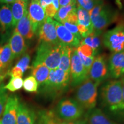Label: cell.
<instances>
[{
	"label": "cell",
	"instance_id": "obj_1",
	"mask_svg": "<svg viewBox=\"0 0 124 124\" xmlns=\"http://www.w3.org/2000/svg\"><path fill=\"white\" fill-rule=\"evenodd\" d=\"M102 105L114 114H124V102L121 80H110L105 83L100 91Z\"/></svg>",
	"mask_w": 124,
	"mask_h": 124
},
{
	"label": "cell",
	"instance_id": "obj_2",
	"mask_svg": "<svg viewBox=\"0 0 124 124\" xmlns=\"http://www.w3.org/2000/svg\"><path fill=\"white\" fill-rule=\"evenodd\" d=\"M70 73L61 69L50 70L48 78L40 86V92L51 98L61 96L70 85Z\"/></svg>",
	"mask_w": 124,
	"mask_h": 124
},
{
	"label": "cell",
	"instance_id": "obj_3",
	"mask_svg": "<svg viewBox=\"0 0 124 124\" xmlns=\"http://www.w3.org/2000/svg\"><path fill=\"white\" fill-rule=\"evenodd\" d=\"M63 45L60 42L58 44L40 42L32 66L43 64L49 70L58 69L60 61Z\"/></svg>",
	"mask_w": 124,
	"mask_h": 124
},
{
	"label": "cell",
	"instance_id": "obj_4",
	"mask_svg": "<svg viewBox=\"0 0 124 124\" xmlns=\"http://www.w3.org/2000/svg\"><path fill=\"white\" fill-rule=\"evenodd\" d=\"M93 31L103 33L107 27L118 18V12L105 4L103 0L89 12Z\"/></svg>",
	"mask_w": 124,
	"mask_h": 124
},
{
	"label": "cell",
	"instance_id": "obj_5",
	"mask_svg": "<svg viewBox=\"0 0 124 124\" xmlns=\"http://www.w3.org/2000/svg\"><path fill=\"white\" fill-rule=\"evenodd\" d=\"M99 85L88 78L78 86L76 91L75 100L84 110H89L95 108Z\"/></svg>",
	"mask_w": 124,
	"mask_h": 124
},
{
	"label": "cell",
	"instance_id": "obj_6",
	"mask_svg": "<svg viewBox=\"0 0 124 124\" xmlns=\"http://www.w3.org/2000/svg\"><path fill=\"white\" fill-rule=\"evenodd\" d=\"M84 113L85 110L75 100L63 98L58 102L55 113L60 120L71 122L81 118Z\"/></svg>",
	"mask_w": 124,
	"mask_h": 124
},
{
	"label": "cell",
	"instance_id": "obj_7",
	"mask_svg": "<svg viewBox=\"0 0 124 124\" xmlns=\"http://www.w3.org/2000/svg\"><path fill=\"white\" fill-rule=\"evenodd\" d=\"M103 43L113 52H118L124 50V22H120L113 29L103 34Z\"/></svg>",
	"mask_w": 124,
	"mask_h": 124
},
{
	"label": "cell",
	"instance_id": "obj_8",
	"mask_svg": "<svg viewBox=\"0 0 124 124\" xmlns=\"http://www.w3.org/2000/svg\"><path fill=\"white\" fill-rule=\"evenodd\" d=\"M89 78V71L86 69L78 55L77 48H74L70 63V85L72 87L79 86Z\"/></svg>",
	"mask_w": 124,
	"mask_h": 124
},
{
	"label": "cell",
	"instance_id": "obj_9",
	"mask_svg": "<svg viewBox=\"0 0 124 124\" xmlns=\"http://www.w3.org/2000/svg\"><path fill=\"white\" fill-rule=\"evenodd\" d=\"M110 77L108 63L104 54L95 57L89 72V78L93 81L100 84Z\"/></svg>",
	"mask_w": 124,
	"mask_h": 124
},
{
	"label": "cell",
	"instance_id": "obj_10",
	"mask_svg": "<svg viewBox=\"0 0 124 124\" xmlns=\"http://www.w3.org/2000/svg\"><path fill=\"white\" fill-rule=\"evenodd\" d=\"M28 14L34 33L37 35L40 27L47 17L39 0H31L28 9Z\"/></svg>",
	"mask_w": 124,
	"mask_h": 124
},
{
	"label": "cell",
	"instance_id": "obj_11",
	"mask_svg": "<svg viewBox=\"0 0 124 124\" xmlns=\"http://www.w3.org/2000/svg\"><path fill=\"white\" fill-rule=\"evenodd\" d=\"M39 42H44L51 44H58L60 43L57 36L56 30L53 20L46 17L44 22L41 25L38 33Z\"/></svg>",
	"mask_w": 124,
	"mask_h": 124
},
{
	"label": "cell",
	"instance_id": "obj_12",
	"mask_svg": "<svg viewBox=\"0 0 124 124\" xmlns=\"http://www.w3.org/2000/svg\"><path fill=\"white\" fill-rule=\"evenodd\" d=\"M108 69L112 78H121L124 76V50L111 54L108 58Z\"/></svg>",
	"mask_w": 124,
	"mask_h": 124
},
{
	"label": "cell",
	"instance_id": "obj_13",
	"mask_svg": "<svg viewBox=\"0 0 124 124\" xmlns=\"http://www.w3.org/2000/svg\"><path fill=\"white\" fill-rule=\"evenodd\" d=\"M19 102L16 95L8 97L4 111L0 118V124H17V112Z\"/></svg>",
	"mask_w": 124,
	"mask_h": 124
},
{
	"label": "cell",
	"instance_id": "obj_14",
	"mask_svg": "<svg viewBox=\"0 0 124 124\" xmlns=\"http://www.w3.org/2000/svg\"><path fill=\"white\" fill-rule=\"evenodd\" d=\"M53 21L56 30L59 41L62 44L72 48H78L79 46L80 39L71 33L61 23L54 20Z\"/></svg>",
	"mask_w": 124,
	"mask_h": 124
},
{
	"label": "cell",
	"instance_id": "obj_15",
	"mask_svg": "<svg viewBox=\"0 0 124 124\" xmlns=\"http://www.w3.org/2000/svg\"><path fill=\"white\" fill-rule=\"evenodd\" d=\"M9 43L11 48L13 59L22 56L27 49V46L24 39L16 28L12 33Z\"/></svg>",
	"mask_w": 124,
	"mask_h": 124
},
{
	"label": "cell",
	"instance_id": "obj_16",
	"mask_svg": "<svg viewBox=\"0 0 124 124\" xmlns=\"http://www.w3.org/2000/svg\"><path fill=\"white\" fill-rule=\"evenodd\" d=\"M85 120L88 124H117L101 110L95 108L87 111L85 116Z\"/></svg>",
	"mask_w": 124,
	"mask_h": 124
},
{
	"label": "cell",
	"instance_id": "obj_17",
	"mask_svg": "<svg viewBox=\"0 0 124 124\" xmlns=\"http://www.w3.org/2000/svg\"><path fill=\"white\" fill-rule=\"evenodd\" d=\"M36 115L33 110L19 102L17 112V124H36Z\"/></svg>",
	"mask_w": 124,
	"mask_h": 124
},
{
	"label": "cell",
	"instance_id": "obj_18",
	"mask_svg": "<svg viewBox=\"0 0 124 124\" xmlns=\"http://www.w3.org/2000/svg\"><path fill=\"white\" fill-rule=\"evenodd\" d=\"M13 16L10 7L5 4L0 8V30L2 34H5L13 25Z\"/></svg>",
	"mask_w": 124,
	"mask_h": 124
},
{
	"label": "cell",
	"instance_id": "obj_19",
	"mask_svg": "<svg viewBox=\"0 0 124 124\" xmlns=\"http://www.w3.org/2000/svg\"><path fill=\"white\" fill-rule=\"evenodd\" d=\"M15 28L24 39L31 40L33 38L35 34L34 33L32 24L29 18L28 11L17 23Z\"/></svg>",
	"mask_w": 124,
	"mask_h": 124
},
{
	"label": "cell",
	"instance_id": "obj_20",
	"mask_svg": "<svg viewBox=\"0 0 124 124\" xmlns=\"http://www.w3.org/2000/svg\"><path fill=\"white\" fill-rule=\"evenodd\" d=\"M31 56L28 54H24L16 66L9 70L8 75L12 77H22L24 72L29 69Z\"/></svg>",
	"mask_w": 124,
	"mask_h": 124
},
{
	"label": "cell",
	"instance_id": "obj_21",
	"mask_svg": "<svg viewBox=\"0 0 124 124\" xmlns=\"http://www.w3.org/2000/svg\"><path fill=\"white\" fill-rule=\"evenodd\" d=\"M27 2L23 0H16L12 4L10 9L13 16V27L16 26L17 24L22 18L25 14L28 11Z\"/></svg>",
	"mask_w": 124,
	"mask_h": 124
},
{
	"label": "cell",
	"instance_id": "obj_22",
	"mask_svg": "<svg viewBox=\"0 0 124 124\" xmlns=\"http://www.w3.org/2000/svg\"><path fill=\"white\" fill-rule=\"evenodd\" d=\"M102 33H98L93 31L86 38L82 39L80 44H86L90 46L94 51V54L96 56L98 53L102 44Z\"/></svg>",
	"mask_w": 124,
	"mask_h": 124
},
{
	"label": "cell",
	"instance_id": "obj_23",
	"mask_svg": "<svg viewBox=\"0 0 124 124\" xmlns=\"http://www.w3.org/2000/svg\"><path fill=\"white\" fill-rule=\"evenodd\" d=\"M74 48L63 45L59 69L70 73V63L72 52Z\"/></svg>",
	"mask_w": 124,
	"mask_h": 124
},
{
	"label": "cell",
	"instance_id": "obj_24",
	"mask_svg": "<svg viewBox=\"0 0 124 124\" xmlns=\"http://www.w3.org/2000/svg\"><path fill=\"white\" fill-rule=\"evenodd\" d=\"M49 72L50 70L47 67L43 64H38L32 67L31 74L38 82V85L40 86L48 78Z\"/></svg>",
	"mask_w": 124,
	"mask_h": 124
},
{
	"label": "cell",
	"instance_id": "obj_25",
	"mask_svg": "<svg viewBox=\"0 0 124 124\" xmlns=\"http://www.w3.org/2000/svg\"><path fill=\"white\" fill-rule=\"evenodd\" d=\"M76 9H77V4L69 5L60 7L54 16V18L58 22L62 23L63 21H66L69 16Z\"/></svg>",
	"mask_w": 124,
	"mask_h": 124
},
{
	"label": "cell",
	"instance_id": "obj_26",
	"mask_svg": "<svg viewBox=\"0 0 124 124\" xmlns=\"http://www.w3.org/2000/svg\"><path fill=\"white\" fill-rule=\"evenodd\" d=\"M77 13L78 24L93 30V26L91 23L89 12L77 5Z\"/></svg>",
	"mask_w": 124,
	"mask_h": 124
},
{
	"label": "cell",
	"instance_id": "obj_27",
	"mask_svg": "<svg viewBox=\"0 0 124 124\" xmlns=\"http://www.w3.org/2000/svg\"><path fill=\"white\" fill-rule=\"evenodd\" d=\"M13 60L10 44L9 43H7L2 46V49L0 52V61L2 64V69L7 68Z\"/></svg>",
	"mask_w": 124,
	"mask_h": 124
},
{
	"label": "cell",
	"instance_id": "obj_28",
	"mask_svg": "<svg viewBox=\"0 0 124 124\" xmlns=\"http://www.w3.org/2000/svg\"><path fill=\"white\" fill-rule=\"evenodd\" d=\"M39 85L38 82L33 76H29L23 81V88L29 93H35L38 91Z\"/></svg>",
	"mask_w": 124,
	"mask_h": 124
},
{
	"label": "cell",
	"instance_id": "obj_29",
	"mask_svg": "<svg viewBox=\"0 0 124 124\" xmlns=\"http://www.w3.org/2000/svg\"><path fill=\"white\" fill-rule=\"evenodd\" d=\"M23 86V80L21 77H12L9 83L4 86L5 90L14 92L18 90Z\"/></svg>",
	"mask_w": 124,
	"mask_h": 124
},
{
	"label": "cell",
	"instance_id": "obj_30",
	"mask_svg": "<svg viewBox=\"0 0 124 124\" xmlns=\"http://www.w3.org/2000/svg\"><path fill=\"white\" fill-rule=\"evenodd\" d=\"M102 0H77V5L90 12Z\"/></svg>",
	"mask_w": 124,
	"mask_h": 124
},
{
	"label": "cell",
	"instance_id": "obj_31",
	"mask_svg": "<svg viewBox=\"0 0 124 124\" xmlns=\"http://www.w3.org/2000/svg\"><path fill=\"white\" fill-rule=\"evenodd\" d=\"M8 98V96L6 90L4 89V86L3 85H0V118L4 111Z\"/></svg>",
	"mask_w": 124,
	"mask_h": 124
},
{
	"label": "cell",
	"instance_id": "obj_32",
	"mask_svg": "<svg viewBox=\"0 0 124 124\" xmlns=\"http://www.w3.org/2000/svg\"><path fill=\"white\" fill-rule=\"evenodd\" d=\"M77 52H78V55L79 57L82 64H83L85 67L86 68L87 70L89 72V70L90 69L91 66L93 64V61H94L95 57H90V58L86 57L85 56L83 55V54H82L78 49H77Z\"/></svg>",
	"mask_w": 124,
	"mask_h": 124
},
{
	"label": "cell",
	"instance_id": "obj_33",
	"mask_svg": "<svg viewBox=\"0 0 124 124\" xmlns=\"http://www.w3.org/2000/svg\"><path fill=\"white\" fill-rule=\"evenodd\" d=\"M38 124H51L50 111H41L39 113Z\"/></svg>",
	"mask_w": 124,
	"mask_h": 124
},
{
	"label": "cell",
	"instance_id": "obj_34",
	"mask_svg": "<svg viewBox=\"0 0 124 124\" xmlns=\"http://www.w3.org/2000/svg\"><path fill=\"white\" fill-rule=\"evenodd\" d=\"M77 49L80 51L83 55L86 57L90 58V57H95L94 51L90 46L86 44H80Z\"/></svg>",
	"mask_w": 124,
	"mask_h": 124
},
{
	"label": "cell",
	"instance_id": "obj_35",
	"mask_svg": "<svg viewBox=\"0 0 124 124\" xmlns=\"http://www.w3.org/2000/svg\"><path fill=\"white\" fill-rule=\"evenodd\" d=\"M62 24H63V25H64L71 33H72L74 35L76 36H77L78 38L79 39H82V38L81 36H80L79 32L78 31V29L77 25L71 24V23H70L66 21H63V22L62 23Z\"/></svg>",
	"mask_w": 124,
	"mask_h": 124
},
{
	"label": "cell",
	"instance_id": "obj_36",
	"mask_svg": "<svg viewBox=\"0 0 124 124\" xmlns=\"http://www.w3.org/2000/svg\"><path fill=\"white\" fill-rule=\"evenodd\" d=\"M77 27L82 39L86 38V36H87L88 35H90L93 31L92 29L88 28L85 27L83 25H82L79 24H78Z\"/></svg>",
	"mask_w": 124,
	"mask_h": 124
},
{
	"label": "cell",
	"instance_id": "obj_37",
	"mask_svg": "<svg viewBox=\"0 0 124 124\" xmlns=\"http://www.w3.org/2000/svg\"><path fill=\"white\" fill-rule=\"evenodd\" d=\"M44 10L45 13L46 15V16L47 17H49L51 18L54 17L57 11H58V10L55 8L54 5L52 4V3L49 5L48 6H47Z\"/></svg>",
	"mask_w": 124,
	"mask_h": 124
},
{
	"label": "cell",
	"instance_id": "obj_38",
	"mask_svg": "<svg viewBox=\"0 0 124 124\" xmlns=\"http://www.w3.org/2000/svg\"><path fill=\"white\" fill-rule=\"evenodd\" d=\"M66 21H67V22L71 23V24H75L78 25V20L77 9L74 10V11L69 16V17L67 18Z\"/></svg>",
	"mask_w": 124,
	"mask_h": 124
},
{
	"label": "cell",
	"instance_id": "obj_39",
	"mask_svg": "<svg viewBox=\"0 0 124 124\" xmlns=\"http://www.w3.org/2000/svg\"><path fill=\"white\" fill-rule=\"evenodd\" d=\"M76 4H77V0H59V5L61 7L69 5Z\"/></svg>",
	"mask_w": 124,
	"mask_h": 124
},
{
	"label": "cell",
	"instance_id": "obj_40",
	"mask_svg": "<svg viewBox=\"0 0 124 124\" xmlns=\"http://www.w3.org/2000/svg\"><path fill=\"white\" fill-rule=\"evenodd\" d=\"M39 2L41 7L44 9L47 6L52 4V0H39Z\"/></svg>",
	"mask_w": 124,
	"mask_h": 124
},
{
	"label": "cell",
	"instance_id": "obj_41",
	"mask_svg": "<svg viewBox=\"0 0 124 124\" xmlns=\"http://www.w3.org/2000/svg\"><path fill=\"white\" fill-rule=\"evenodd\" d=\"M69 124H88L85 120L79 119V120L69 122Z\"/></svg>",
	"mask_w": 124,
	"mask_h": 124
},
{
	"label": "cell",
	"instance_id": "obj_42",
	"mask_svg": "<svg viewBox=\"0 0 124 124\" xmlns=\"http://www.w3.org/2000/svg\"><path fill=\"white\" fill-rule=\"evenodd\" d=\"M52 3L57 10L59 9V0H52Z\"/></svg>",
	"mask_w": 124,
	"mask_h": 124
},
{
	"label": "cell",
	"instance_id": "obj_43",
	"mask_svg": "<svg viewBox=\"0 0 124 124\" xmlns=\"http://www.w3.org/2000/svg\"><path fill=\"white\" fill-rule=\"evenodd\" d=\"M16 0H0V3L8 5L9 4H12Z\"/></svg>",
	"mask_w": 124,
	"mask_h": 124
},
{
	"label": "cell",
	"instance_id": "obj_44",
	"mask_svg": "<svg viewBox=\"0 0 124 124\" xmlns=\"http://www.w3.org/2000/svg\"><path fill=\"white\" fill-rule=\"evenodd\" d=\"M121 81L122 83V97H123V100L124 102V76L121 78Z\"/></svg>",
	"mask_w": 124,
	"mask_h": 124
},
{
	"label": "cell",
	"instance_id": "obj_45",
	"mask_svg": "<svg viewBox=\"0 0 124 124\" xmlns=\"http://www.w3.org/2000/svg\"><path fill=\"white\" fill-rule=\"evenodd\" d=\"M59 124H69V122L66 121H63L60 120L59 121Z\"/></svg>",
	"mask_w": 124,
	"mask_h": 124
},
{
	"label": "cell",
	"instance_id": "obj_46",
	"mask_svg": "<svg viewBox=\"0 0 124 124\" xmlns=\"http://www.w3.org/2000/svg\"><path fill=\"white\" fill-rule=\"evenodd\" d=\"M5 77V75H3V74L0 73V83L2 81Z\"/></svg>",
	"mask_w": 124,
	"mask_h": 124
},
{
	"label": "cell",
	"instance_id": "obj_47",
	"mask_svg": "<svg viewBox=\"0 0 124 124\" xmlns=\"http://www.w3.org/2000/svg\"><path fill=\"white\" fill-rule=\"evenodd\" d=\"M1 49H2V46H0V52H1ZM2 69V63H1V61H0V70H1Z\"/></svg>",
	"mask_w": 124,
	"mask_h": 124
},
{
	"label": "cell",
	"instance_id": "obj_48",
	"mask_svg": "<svg viewBox=\"0 0 124 124\" xmlns=\"http://www.w3.org/2000/svg\"><path fill=\"white\" fill-rule=\"evenodd\" d=\"M23 1H25V2H28V1L29 0H23Z\"/></svg>",
	"mask_w": 124,
	"mask_h": 124
}]
</instances>
